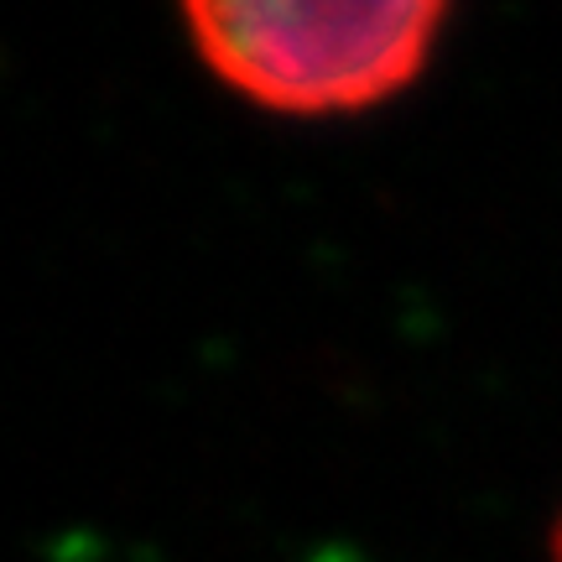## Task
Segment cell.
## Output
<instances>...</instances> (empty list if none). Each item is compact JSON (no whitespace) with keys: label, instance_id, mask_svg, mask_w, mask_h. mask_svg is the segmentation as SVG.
Returning <instances> with one entry per match:
<instances>
[{"label":"cell","instance_id":"2","mask_svg":"<svg viewBox=\"0 0 562 562\" xmlns=\"http://www.w3.org/2000/svg\"><path fill=\"white\" fill-rule=\"evenodd\" d=\"M552 562H562V516H558V531H552Z\"/></svg>","mask_w":562,"mask_h":562},{"label":"cell","instance_id":"1","mask_svg":"<svg viewBox=\"0 0 562 562\" xmlns=\"http://www.w3.org/2000/svg\"><path fill=\"white\" fill-rule=\"evenodd\" d=\"M199 58L235 94L281 115H339L402 94L417 79L448 5L438 0H203L182 11Z\"/></svg>","mask_w":562,"mask_h":562}]
</instances>
